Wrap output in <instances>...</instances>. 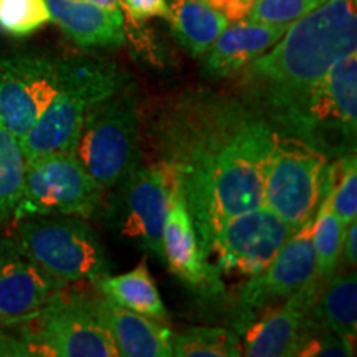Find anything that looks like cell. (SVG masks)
Wrapping results in <instances>:
<instances>
[{
	"label": "cell",
	"mask_w": 357,
	"mask_h": 357,
	"mask_svg": "<svg viewBox=\"0 0 357 357\" xmlns=\"http://www.w3.org/2000/svg\"><path fill=\"white\" fill-rule=\"evenodd\" d=\"M17 248L56 283L98 281L109 275V263L95 230L73 215L19 218Z\"/></svg>",
	"instance_id": "277c9868"
},
{
	"label": "cell",
	"mask_w": 357,
	"mask_h": 357,
	"mask_svg": "<svg viewBox=\"0 0 357 357\" xmlns=\"http://www.w3.org/2000/svg\"><path fill=\"white\" fill-rule=\"evenodd\" d=\"M102 187L84 171L75 154L25 160L24 187L13 217H91L100 211Z\"/></svg>",
	"instance_id": "9c48e42d"
},
{
	"label": "cell",
	"mask_w": 357,
	"mask_h": 357,
	"mask_svg": "<svg viewBox=\"0 0 357 357\" xmlns=\"http://www.w3.org/2000/svg\"><path fill=\"white\" fill-rule=\"evenodd\" d=\"M75 155L102 189L121 184L139 166V109L129 84L89 108Z\"/></svg>",
	"instance_id": "8992f818"
},
{
	"label": "cell",
	"mask_w": 357,
	"mask_h": 357,
	"mask_svg": "<svg viewBox=\"0 0 357 357\" xmlns=\"http://www.w3.org/2000/svg\"><path fill=\"white\" fill-rule=\"evenodd\" d=\"M84 2L96 3V6L111 8V10H121V0H84Z\"/></svg>",
	"instance_id": "d6a6232c"
},
{
	"label": "cell",
	"mask_w": 357,
	"mask_h": 357,
	"mask_svg": "<svg viewBox=\"0 0 357 357\" xmlns=\"http://www.w3.org/2000/svg\"><path fill=\"white\" fill-rule=\"evenodd\" d=\"M162 255L169 270L189 288L205 294L223 291L220 271L205 257L184 195L172 182L162 230Z\"/></svg>",
	"instance_id": "5bb4252c"
},
{
	"label": "cell",
	"mask_w": 357,
	"mask_h": 357,
	"mask_svg": "<svg viewBox=\"0 0 357 357\" xmlns=\"http://www.w3.org/2000/svg\"><path fill=\"white\" fill-rule=\"evenodd\" d=\"M328 167L329 158L323 151L275 129L263 205L298 230L314 217L323 197Z\"/></svg>",
	"instance_id": "ba28073f"
},
{
	"label": "cell",
	"mask_w": 357,
	"mask_h": 357,
	"mask_svg": "<svg viewBox=\"0 0 357 357\" xmlns=\"http://www.w3.org/2000/svg\"><path fill=\"white\" fill-rule=\"evenodd\" d=\"M102 296L129 311L139 312L146 318L164 323L167 319V310L155 287L153 276L147 268V260H141L129 273L118 276H105L95 284Z\"/></svg>",
	"instance_id": "7402d4cb"
},
{
	"label": "cell",
	"mask_w": 357,
	"mask_h": 357,
	"mask_svg": "<svg viewBox=\"0 0 357 357\" xmlns=\"http://www.w3.org/2000/svg\"><path fill=\"white\" fill-rule=\"evenodd\" d=\"M128 86V75L118 65L98 60L38 116L19 141L25 160L52 154H75L89 108Z\"/></svg>",
	"instance_id": "52a82bcc"
},
{
	"label": "cell",
	"mask_w": 357,
	"mask_h": 357,
	"mask_svg": "<svg viewBox=\"0 0 357 357\" xmlns=\"http://www.w3.org/2000/svg\"><path fill=\"white\" fill-rule=\"evenodd\" d=\"M289 25L238 20L218 35L204 53V70L208 77L227 78L240 73L270 50Z\"/></svg>",
	"instance_id": "e0dca14e"
},
{
	"label": "cell",
	"mask_w": 357,
	"mask_h": 357,
	"mask_svg": "<svg viewBox=\"0 0 357 357\" xmlns=\"http://www.w3.org/2000/svg\"><path fill=\"white\" fill-rule=\"evenodd\" d=\"M58 287L17 245L0 248V319L33 316Z\"/></svg>",
	"instance_id": "2e32d148"
},
{
	"label": "cell",
	"mask_w": 357,
	"mask_h": 357,
	"mask_svg": "<svg viewBox=\"0 0 357 357\" xmlns=\"http://www.w3.org/2000/svg\"><path fill=\"white\" fill-rule=\"evenodd\" d=\"M357 48V0H326L243 70V100L273 123Z\"/></svg>",
	"instance_id": "7a4b0ae2"
},
{
	"label": "cell",
	"mask_w": 357,
	"mask_h": 357,
	"mask_svg": "<svg viewBox=\"0 0 357 357\" xmlns=\"http://www.w3.org/2000/svg\"><path fill=\"white\" fill-rule=\"evenodd\" d=\"M149 134L159 166L184 195L208 258L223 222L263 205L275 129L243 98L199 89L166 102Z\"/></svg>",
	"instance_id": "6da1fadb"
},
{
	"label": "cell",
	"mask_w": 357,
	"mask_h": 357,
	"mask_svg": "<svg viewBox=\"0 0 357 357\" xmlns=\"http://www.w3.org/2000/svg\"><path fill=\"white\" fill-rule=\"evenodd\" d=\"M52 22L82 48H118L126 40L121 10L84 0H47Z\"/></svg>",
	"instance_id": "d6986e66"
},
{
	"label": "cell",
	"mask_w": 357,
	"mask_h": 357,
	"mask_svg": "<svg viewBox=\"0 0 357 357\" xmlns=\"http://www.w3.org/2000/svg\"><path fill=\"white\" fill-rule=\"evenodd\" d=\"M294 231L273 211L261 205L223 222L213 235L208 257L225 273L255 276L270 265Z\"/></svg>",
	"instance_id": "8fae6325"
},
{
	"label": "cell",
	"mask_w": 357,
	"mask_h": 357,
	"mask_svg": "<svg viewBox=\"0 0 357 357\" xmlns=\"http://www.w3.org/2000/svg\"><path fill=\"white\" fill-rule=\"evenodd\" d=\"M354 354V344L339 337L337 334L319 326L314 329L305 344L301 346L298 356L300 357H318V356H337L346 357Z\"/></svg>",
	"instance_id": "f1b7e54d"
},
{
	"label": "cell",
	"mask_w": 357,
	"mask_h": 357,
	"mask_svg": "<svg viewBox=\"0 0 357 357\" xmlns=\"http://www.w3.org/2000/svg\"><path fill=\"white\" fill-rule=\"evenodd\" d=\"M25 158L20 142L0 126V220L13 215L22 195Z\"/></svg>",
	"instance_id": "d4e9b609"
},
{
	"label": "cell",
	"mask_w": 357,
	"mask_h": 357,
	"mask_svg": "<svg viewBox=\"0 0 357 357\" xmlns=\"http://www.w3.org/2000/svg\"><path fill=\"white\" fill-rule=\"evenodd\" d=\"M333 164H329L328 176H326L324 190L321 202L312 217L311 236L312 248H314L316 261V281L323 283L336 273L339 260L342 255V242H344V227L333 208L331 190H333Z\"/></svg>",
	"instance_id": "603a6c76"
},
{
	"label": "cell",
	"mask_w": 357,
	"mask_h": 357,
	"mask_svg": "<svg viewBox=\"0 0 357 357\" xmlns=\"http://www.w3.org/2000/svg\"><path fill=\"white\" fill-rule=\"evenodd\" d=\"M276 131L300 137L331 158L356 153L357 131V53H347L278 116Z\"/></svg>",
	"instance_id": "3957f363"
},
{
	"label": "cell",
	"mask_w": 357,
	"mask_h": 357,
	"mask_svg": "<svg viewBox=\"0 0 357 357\" xmlns=\"http://www.w3.org/2000/svg\"><path fill=\"white\" fill-rule=\"evenodd\" d=\"M98 58L13 53L0 58V126L22 139L43 109Z\"/></svg>",
	"instance_id": "5b68a950"
},
{
	"label": "cell",
	"mask_w": 357,
	"mask_h": 357,
	"mask_svg": "<svg viewBox=\"0 0 357 357\" xmlns=\"http://www.w3.org/2000/svg\"><path fill=\"white\" fill-rule=\"evenodd\" d=\"M311 227L312 218L289 236L261 273L252 276L240 289L235 324L238 333L265 307L284 301L316 280Z\"/></svg>",
	"instance_id": "7c38bea8"
},
{
	"label": "cell",
	"mask_w": 357,
	"mask_h": 357,
	"mask_svg": "<svg viewBox=\"0 0 357 357\" xmlns=\"http://www.w3.org/2000/svg\"><path fill=\"white\" fill-rule=\"evenodd\" d=\"M126 15L134 22H146L153 17H166L169 13L167 0H121Z\"/></svg>",
	"instance_id": "f546056e"
},
{
	"label": "cell",
	"mask_w": 357,
	"mask_h": 357,
	"mask_svg": "<svg viewBox=\"0 0 357 357\" xmlns=\"http://www.w3.org/2000/svg\"><path fill=\"white\" fill-rule=\"evenodd\" d=\"M121 231L164 260L162 230L169 208V181L159 166H137L124 178Z\"/></svg>",
	"instance_id": "9a60e30c"
},
{
	"label": "cell",
	"mask_w": 357,
	"mask_h": 357,
	"mask_svg": "<svg viewBox=\"0 0 357 357\" xmlns=\"http://www.w3.org/2000/svg\"><path fill=\"white\" fill-rule=\"evenodd\" d=\"M356 231H357V225L356 222H352L344 231V242H342V250H344L346 253V260L349 261L352 266H356V261H357Z\"/></svg>",
	"instance_id": "1f68e13d"
},
{
	"label": "cell",
	"mask_w": 357,
	"mask_h": 357,
	"mask_svg": "<svg viewBox=\"0 0 357 357\" xmlns=\"http://www.w3.org/2000/svg\"><path fill=\"white\" fill-rule=\"evenodd\" d=\"M326 0H253L247 20L261 24L291 25L323 6Z\"/></svg>",
	"instance_id": "83f0119b"
},
{
	"label": "cell",
	"mask_w": 357,
	"mask_h": 357,
	"mask_svg": "<svg viewBox=\"0 0 357 357\" xmlns=\"http://www.w3.org/2000/svg\"><path fill=\"white\" fill-rule=\"evenodd\" d=\"M333 208L344 230L357 217V166L356 153L344 155L333 164Z\"/></svg>",
	"instance_id": "4316f807"
},
{
	"label": "cell",
	"mask_w": 357,
	"mask_h": 357,
	"mask_svg": "<svg viewBox=\"0 0 357 357\" xmlns=\"http://www.w3.org/2000/svg\"><path fill=\"white\" fill-rule=\"evenodd\" d=\"M312 312L319 326L354 344L357 331L356 273H334L318 283Z\"/></svg>",
	"instance_id": "44dd1931"
},
{
	"label": "cell",
	"mask_w": 357,
	"mask_h": 357,
	"mask_svg": "<svg viewBox=\"0 0 357 357\" xmlns=\"http://www.w3.org/2000/svg\"><path fill=\"white\" fill-rule=\"evenodd\" d=\"M93 305L113 337L119 356H172V333L164 323L118 306L106 296L93 294Z\"/></svg>",
	"instance_id": "ac0fdd59"
},
{
	"label": "cell",
	"mask_w": 357,
	"mask_h": 357,
	"mask_svg": "<svg viewBox=\"0 0 357 357\" xmlns=\"http://www.w3.org/2000/svg\"><path fill=\"white\" fill-rule=\"evenodd\" d=\"M167 19L176 42L195 58L229 26V19L204 0H172Z\"/></svg>",
	"instance_id": "ffe728a7"
},
{
	"label": "cell",
	"mask_w": 357,
	"mask_h": 357,
	"mask_svg": "<svg viewBox=\"0 0 357 357\" xmlns=\"http://www.w3.org/2000/svg\"><path fill=\"white\" fill-rule=\"evenodd\" d=\"M172 356L177 357H240L238 334L225 328H190L172 334Z\"/></svg>",
	"instance_id": "cb8c5ba5"
},
{
	"label": "cell",
	"mask_w": 357,
	"mask_h": 357,
	"mask_svg": "<svg viewBox=\"0 0 357 357\" xmlns=\"http://www.w3.org/2000/svg\"><path fill=\"white\" fill-rule=\"evenodd\" d=\"M37 314V328L25 334L32 356L119 357L93 294L55 291Z\"/></svg>",
	"instance_id": "30bf717a"
},
{
	"label": "cell",
	"mask_w": 357,
	"mask_h": 357,
	"mask_svg": "<svg viewBox=\"0 0 357 357\" xmlns=\"http://www.w3.org/2000/svg\"><path fill=\"white\" fill-rule=\"evenodd\" d=\"M52 22L47 0H0V30L26 37Z\"/></svg>",
	"instance_id": "484cf974"
},
{
	"label": "cell",
	"mask_w": 357,
	"mask_h": 357,
	"mask_svg": "<svg viewBox=\"0 0 357 357\" xmlns=\"http://www.w3.org/2000/svg\"><path fill=\"white\" fill-rule=\"evenodd\" d=\"M318 281L258 312L242 329V352L248 357H291L319 328L312 312Z\"/></svg>",
	"instance_id": "4fadbf2b"
},
{
	"label": "cell",
	"mask_w": 357,
	"mask_h": 357,
	"mask_svg": "<svg viewBox=\"0 0 357 357\" xmlns=\"http://www.w3.org/2000/svg\"><path fill=\"white\" fill-rule=\"evenodd\" d=\"M204 2L223 13L229 20L235 22L247 19L250 7H252V3L247 0H204Z\"/></svg>",
	"instance_id": "4dcf8cb0"
}]
</instances>
